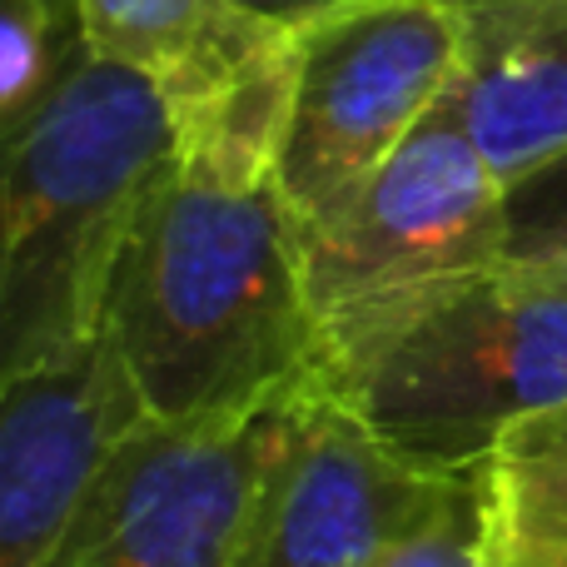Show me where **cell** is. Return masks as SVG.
<instances>
[{"label": "cell", "mask_w": 567, "mask_h": 567, "mask_svg": "<svg viewBox=\"0 0 567 567\" xmlns=\"http://www.w3.org/2000/svg\"><path fill=\"white\" fill-rule=\"evenodd\" d=\"M105 329L150 419L239 429L323 389V333L279 189L225 195L179 175L150 189L110 279Z\"/></svg>", "instance_id": "obj_1"}, {"label": "cell", "mask_w": 567, "mask_h": 567, "mask_svg": "<svg viewBox=\"0 0 567 567\" xmlns=\"http://www.w3.org/2000/svg\"><path fill=\"white\" fill-rule=\"evenodd\" d=\"M6 150L0 373L45 363L105 323L110 279L150 189L179 165L155 80L80 50Z\"/></svg>", "instance_id": "obj_2"}, {"label": "cell", "mask_w": 567, "mask_h": 567, "mask_svg": "<svg viewBox=\"0 0 567 567\" xmlns=\"http://www.w3.org/2000/svg\"><path fill=\"white\" fill-rule=\"evenodd\" d=\"M323 393L419 468H473L513 423L567 403V279L498 265L458 284Z\"/></svg>", "instance_id": "obj_3"}, {"label": "cell", "mask_w": 567, "mask_h": 567, "mask_svg": "<svg viewBox=\"0 0 567 567\" xmlns=\"http://www.w3.org/2000/svg\"><path fill=\"white\" fill-rule=\"evenodd\" d=\"M508 235V179L439 105L349 205L299 225L303 289L329 353L323 379L498 269Z\"/></svg>", "instance_id": "obj_4"}, {"label": "cell", "mask_w": 567, "mask_h": 567, "mask_svg": "<svg viewBox=\"0 0 567 567\" xmlns=\"http://www.w3.org/2000/svg\"><path fill=\"white\" fill-rule=\"evenodd\" d=\"M468 65L449 0H353L299 25V90L275 189L293 225L343 209Z\"/></svg>", "instance_id": "obj_5"}, {"label": "cell", "mask_w": 567, "mask_h": 567, "mask_svg": "<svg viewBox=\"0 0 567 567\" xmlns=\"http://www.w3.org/2000/svg\"><path fill=\"white\" fill-rule=\"evenodd\" d=\"M453 473L399 458L333 393H293L269 409L235 567H379L439 508Z\"/></svg>", "instance_id": "obj_6"}, {"label": "cell", "mask_w": 567, "mask_h": 567, "mask_svg": "<svg viewBox=\"0 0 567 567\" xmlns=\"http://www.w3.org/2000/svg\"><path fill=\"white\" fill-rule=\"evenodd\" d=\"M269 413L239 429L145 419L105 463L45 567H235Z\"/></svg>", "instance_id": "obj_7"}, {"label": "cell", "mask_w": 567, "mask_h": 567, "mask_svg": "<svg viewBox=\"0 0 567 567\" xmlns=\"http://www.w3.org/2000/svg\"><path fill=\"white\" fill-rule=\"evenodd\" d=\"M0 379V567H45L150 409L105 323L75 349Z\"/></svg>", "instance_id": "obj_8"}, {"label": "cell", "mask_w": 567, "mask_h": 567, "mask_svg": "<svg viewBox=\"0 0 567 567\" xmlns=\"http://www.w3.org/2000/svg\"><path fill=\"white\" fill-rule=\"evenodd\" d=\"M299 90V25L259 20L205 80L169 100L179 135V175L225 195H255L279 175V155Z\"/></svg>", "instance_id": "obj_9"}, {"label": "cell", "mask_w": 567, "mask_h": 567, "mask_svg": "<svg viewBox=\"0 0 567 567\" xmlns=\"http://www.w3.org/2000/svg\"><path fill=\"white\" fill-rule=\"evenodd\" d=\"M443 110L503 179L567 150V16L473 50Z\"/></svg>", "instance_id": "obj_10"}, {"label": "cell", "mask_w": 567, "mask_h": 567, "mask_svg": "<svg viewBox=\"0 0 567 567\" xmlns=\"http://www.w3.org/2000/svg\"><path fill=\"white\" fill-rule=\"evenodd\" d=\"M90 55L155 80L175 100L239 50L265 16L239 0H75Z\"/></svg>", "instance_id": "obj_11"}, {"label": "cell", "mask_w": 567, "mask_h": 567, "mask_svg": "<svg viewBox=\"0 0 567 567\" xmlns=\"http://www.w3.org/2000/svg\"><path fill=\"white\" fill-rule=\"evenodd\" d=\"M478 468L488 567H567V403L513 423Z\"/></svg>", "instance_id": "obj_12"}, {"label": "cell", "mask_w": 567, "mask_h": 567, "mask_svg": "<svg viewBox=\"0 0 567 567\" xmlns=\"http://www.w3.org/2000/svg\"><path fill=\"white\" fill-rule=\"evenodd\" d=\"M80 50V25L55 0H0V145L25 135Z\"/></svg>", "instance_id": "obj_13"}, {"label": "cell", "mask_w": 567, "mask_h": 567, "mask_svg": "<svg viewBox=\"0 0 567 567\" xmlns=\"http://www.w3.org/2000/svg\"><path fill=\"white\" fill-rule=\"evenodd\" d=\"M488 518H483V468H458L439 508L399 543L379 567H488L483 553Z\"/></svg>", "instance_id": "obj_14"}, {"label": "cell", "mask_w": 567, "mask_h": 567, "mask_svg": "<svg viewBox=\"0 0 567 567\" xmlns=\"http://www.w3.org/2000/svg\"><path fill=\"white\" fill-rule=\"evenodd\" d=\"M468 25V55L493 40H508L518 30L548 25V20L567 16V0H449Z\"/></svg>", "instance_id": "obj_15"}, {"label": "cell", "mask_w": 567, "mask_h": 567, "mask_svg": "<svg viewBox=\"0 0 567 567\" xmlns=\"http://www.w3.org/2000/svg\"><path fill=\"white\" fill-rule=\"evenodd\" d=\"M508 219L513 229H538L567 219V150L508 179Z\"/></svg>", "instance_id": "obj_16"}, {"label": "cell", "mask_w": 567, "mask_h": 567, "mask_svg": "<svg viewBox=\"0 0 567 567\" xmlns=\"http://www.w3.org/2000/svg\"><path fill=\"white\" fill-rule=\"evenodd\" d=\"M503 265L533 269V275H548V279H567V219L538 225V229H513Z\"/></svg>", "instance_id": "obj_17"}, {"label": "cell", "mask_w": 567, "mask_h": 567, "mask_svg": "<svg viewBox=\"0 0 567 567\" xmlns=\"http://www.w3.org/2000/svg\"><path fill=\"white\" fill-rule=\"evenodd\" d=\"M239 6L259 10V16H269V20H284V25H303V20L323 16V10L353 6V0H239Z\"/></svg>", "instance_id": "obj_18"}]
</instances>
